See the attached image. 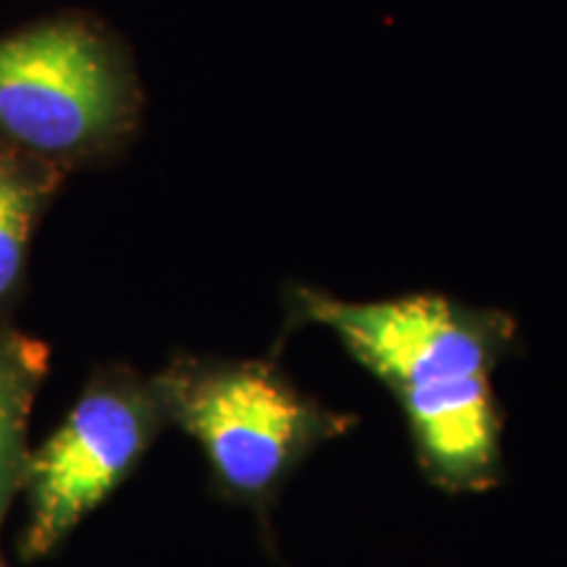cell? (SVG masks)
<instances>
[{"label": "cell", "mask_w": 567, "mask_h": 567, "mask_svg": "<svg viewBox=\"0 0 567 567\" xmlns=\"http://www.w3.org/2000/svg\"><path fill=\"white\" fill-rule=\"evenodd\" d=\"M431 484L446 492H481L499 478V415L492 375L396 394Z\"/></svg>", "instance_id": "5b68a950"}, {"label": "cell", "mask_w": 567, "mask_h": 567, "mask_svg": "<svg viewBox=\"0 0 567 567\" xmlns=\"http://www.w3.org/2000/svg\"><path fill=\"white\" fill-rule=\"evenodd\" d=\"M61 179V168L0 142V323L21 292L32 231Z\"/></svg>", "instance_id": "8992f818"}, {"label": "cell", "mask_w": 567, "mask_h": 567, "mask_svg": "<svg viewBox=\"0 0 567 567\" xmlns=\"http://www.w3.org/2000/svg\"><path fill=\"white\" fill-rule=\"evenodd\" d=\"M153 384L166 423L203 446L216 484L258 509L310 452L354 425L264 360L179 358Z\"/></svg>", "instance_id": "7a4b0ae2"}, {"label": "cell", "mask_w": 567, "mask_h": 567, "mask_svg": "<svg viewBox=\"0 0 567 567\" xmlns=\"http://www.w3.org/2000/svg\"><path fill=\"white\" fill-rule=\"evenodd\" d=\"M48 373V347L0 323V526L21 488L32 402Z\"/></svg>", "instance_id": "52a82bcc"}, {"label": "cell", "mask_w": 567, "mask_h": 567, "mask_svg": "<svg viewBox=\"0 0 567 567\" xmlns=\"http://www.w3.org/2000/svg\"><path fill=\"white\" fill-rule=\"evenodd\" d=\"M295 323H321L392 394L492 375L515 339L513 318L442 295L344 302L316 289L292 292Z\"/></svg>", "instance_id": "277c9868"}, {"label": "cell", "mask_w": 567, "mask_h": 567, "mask_svg": "<svg viewBox=\"0 0 567 567\" xmlns=\"http://www.w3.org/2000/svg\"><path fill=\"white\" fill-rule=\"evenodd\" d=\"M166 425L153 379L105 371L90 381L55 434L27 457L19 555L48 557L97 505L124 484Z\"/></svg>", "instance_id": "3957f363"}, {"label": "cell", "mask_w": 567, "mask_h": 567, "mask_svg": "<svg viewBox=\"0 0 567 567\" xmlns=\"http://www.w3.org/2000/svg\"><path fill=\"white\" fill-rule=\"evenodd\" d=\"M0 567H3V565H0Z\"/></svg>", "instance_id": "ba28073f"}, {"label": "cell", "mask_w": 567, "mask_h": 567, "mask_svg": "<svg viewBox=\"0 0 567 567\" xmlns=\"http://www.w3.org/2000/svg\"><path fill=\"white\" fill-rule=\"evenodd\" d=\"M137 74L101 21L59 17L0 40V142L55 168L109 158L140 124Z\"/></svg>", "instance_id": "6da1fadb"}]
</instances>
